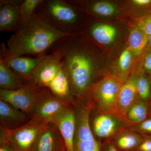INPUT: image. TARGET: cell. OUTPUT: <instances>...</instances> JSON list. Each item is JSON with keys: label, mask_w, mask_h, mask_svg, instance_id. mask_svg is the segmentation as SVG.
<instances>
[{"label": "cell", "mask_w": 151, "mask_h": 151, "mask_svg": "<svg viewBox=\"0 0 151 151\" xmlns=\"http://www.w3.org/2000/svg\"><path fill=\"white\" fill-rule=\"evenodd\" d=\"M30 119L25 113L0 100L1 127L10 129H16L27 124Z\"/></svg>", "instance_id": "2e32d148"}, {"label": "cell", "mask_w": 151, "mask_h": 151, "mask_svg": "<svg viewBox=\"0 0 151 151\" xmlns=\"http://www.w3.org/2000/svg\"><path fill=\"white\" fill-rule=\"evenodd\" d=\"M140 59L143 70L151 76V50H146Z\"/></svg>", "instance_id": "f1b7e54d"}, {"label": "cell", "mask_w": 151, "mask_h": 151, "mask_svg": "<svg viewBox=\"0 0 151 151\" xmlns=\"http://www.w3.org/2000/svg\"><path fill=\"white\" fill-rule=\"evenodd\" d=\"M139 61H137L132 74L129 78L124 82L119 92L117 109L118 116L122 119L127 118V112L137 95V81L139 68Z\"/></svg>", "instance_id": "4fadbf2b"}, {"label": "cell", "mask_w": 151, "mask_h": 151, "mask_svg": "<svg viewBox=\"0 0 151 151\" xmlns=\"http://www.w3.org/2000/svg\"><path fill=\"white\" fill-rule=\"evenodd\" d=\"M146 50H151V35L148 36L147 44Z\"/></svg>", "instance_id": "d6a6232c"}, {"label": "cell", "mask_w": 151, "mask_h": 151, "mask_svg": "<svg viewBox=\"0 0 151 151\" xmlns=\"http://www.w3.org/2000/svg\"><path fill=\"white\" fill-rule=\"evenodd\" d=\"M48 54L39 56H20L3 59L8 67L25 83L32 82L37 68Z\"/></svg>", "instance_id": "7c38bea8"}, {"label": "cell", "mask_w": 151, "mask_h": 151, "mask_svg": "<svg viewBox=\"0 0 151 151\" xmlns=\"http://www.w3.org/2000/svg\"><path fill=\"white\" fill-rule=\"evenodd\" d=\"M35 14L58 30L69 35L85 33L91 18L66 0H42Z\"/></svg>", "instance_id": "3957f363"}, {"label": "cell", "mask_w": 151, "mask_h": 151, "mask_svg": "<svg viewBox=\"0 0 151 151\" xmlns=\"http://www.w3.org/2000/svg\"><path fill=\"white\" fill-rule=\"evenodd\" d=\"M71 106L72 104L55 97L47 88H40L30 118L55 124Z\"/></svg>", "instance_id": "52a82bcc"}, {"label": "cell", "mask_w": 151, "mask_h": 151, "mask_svg": "<svg viewBox=\"0 0 151 151\" xmlns=\"http://www.w3.org/2000/svg\"><path fill=\"white\" fill-rule=\"evenodd\" d=\"M129 27L139 30L148 36L151 35V14L141 18L130 19Z\"/></svg>", "instance_id": "4316f807"}, {"label": "cell", "mask_w": 151, "mask_h": 151, "mask_svg": "<svg viewBox=\"0 0 151 151\" xmlns=\"http://www.w3.org/2000/svg\"><path fill=\"white\" fill-rule=\"evenodd\" d=\"M40 89L32 82H30L16 90L1 89L0 98L30 118Z\"/></svg>", "instance_id": "9c48e42d"}, {"label": "cell", "mask_w": 151, "mask_h": 151, "mask_svg": "<svg viewBox=\"0 0 151 151\" xmlns=\"http://www.w3.org/2000/svg\"><path fill=\"white\" fill-rule=\"evenodd\" d=\"M55 125L64 141L66 151H74L76 116L75 110L72 105L63 114Z\"/></svg>", "instance_id": "e0dca14e"}, {"label": "cell", "mask_w": 151, "mask_h": 151, "mask_svg": "<svg viewBox=\"0 0 151 151\" xmlns=\"http://www.w3.org/2000/svg\"><path fill=\"white\" fill-rule=\"evenodd\" d=\"M71 4L81 9L94 19H113L124 21L128 17L122 10L120 4L113 1L66 0Z\"/></svg>", "instance_id": "ba28073f"}, {"label": "cell", "mask_w": 151, "mask_h": 151, "mask_svg": "<svg viewBox=\"0 0 151 151\" xmlns=\"http://www.w3.org/2000/svg\"><path fill=\"white\" fill-rule=\"evenodd\" d=\"M139 68L137 81V96L141 100L145 102L151 97V76L143 70L139 60Z\"/></svg>", "instance_id": "cb8c5ba5"}, {"label": "cell", "mask_w": 151, "mask_h": 151, "mask_svg": "<svg viewBox=\"0 0 151 151\" xmlns=\"http://www.w3.org/2000/svg\"><path fill=\"white\" fill-rule=\"evenodd\" d=\"M108 151H118L113 146H110L108 147Z\"/></svg>", "instance_id": "836d02e7"}, {"label": "cell", "mask_w": 151, "mask_h": 151, "mask_svg": "<svg viewBox=\"0 0 151 151\" xmlns=\"http://www.w3.org/2000/svg\"><path fill=\"white\" fill-rule=\"evenodd\" d=\"M118 124L109 114H102L97 116L93 122V129L95 134L100 138H106L115 132Z\"/></svg>", "instance_id": "7402d4cb"}, {"label": "cell", "mask_w": 151, "mask_h": 151, "mask_svg": "<svg viewBox=\"0 0 151 151\" xmlns=\"http://www.w3.org/2000/svg\"><path fill=\"white\" fill-rule=\"evenodd\" d=\"M139 140V137L137 134L128 133L121 136L117 140V144L121 149L129 150L137 145Z\"/></svg>", "instance_id": "83f0119b"}, {"label": "cell", "mask_w": 151, "mask_h": 151, "mask_svg": "<svg viewBox=\"0 0 151 151\" xmlns=\"http://www.w3.org/2000/svg\"><path fill=\"white\" fill-rule=\"evenodd\" d=\"M34 74L32 82L39 88H47L63 67L59 52L51 50Z\"/></svg>", "instance_id": "8fae6325"}, {"label": "cell", "mask_w": 151, "mask_h": 151, "mask_svg": "<svg viewBox=\"0 0 151 151\" xmlns=\"http://www.w3.org/2000/svg\"><path fill=\"white\" fill-rule=\"evenodd\" d=\"M140 128L144 132L151 133V119H146L141 123Z\"/></svg>", "instance_id": "f546056e"}, {"label": "cell", "mask_w": 151, "mask_h": 151, "mask_svg": "<svg viewBox=\"0 0 151 151\" xmlns=\"http://www.w3.org/2000/svg\"><path fill=\"white\" fill-rule=\"evenodd\" d=\"M22 81L6 65L0 58V87L5 90H16L24 86Z\"/></svg>", "instance_id": "603a6c76"}, {"label": "cell", "mask_w": 151, "mask_h": 151, "mask_svg": "<svg viewBox=\"0 0 151 151\" xmlns=\"http://www.w3.org/2000/svg\"><path fill=\"white\" fill-rule=\"evenodd\" d=\"M138 60L126 45L119 52L113 63L112 73L125 82L131 76Z\"/></svg>", "instance_id": "ac0fdd59"}, {"label": "cell", "mask_w": 151, "mask_h": 151, "mask_svg": "<svg viewBox=\"0 0 151 151\" xmlns=\"http://www.w3.org/2000/svg\"></svg>", "instance_id": "e575fe53"}, {"label": "cell", "mask_w": 151, "mask_h": 151, "mask_svg": "<svg viewBox=\"0 0 151 151\" xmlns=\"http://www.w3.org/2000/svg\"><path fill=\"white\" fill-rule=\"evenodd\" d=\"M119 4L130 19L141 18L151 14V0H127Z\"/></svg>", "instance_id": "ffe728a7"}, {"label": "cell", "mask_w": 151, "mask_h": 151, "mask_svg": "<svg viewBox=\"0 0 151 151\" xmlns=\"http://www.w3.org/2000/svg\"><path fill=\"white\" fill-rule=\"evenodd\" d=\"M141 151H151V138L143 141L139 147Z\"/></svg>", "instance_id": "4dcf8cb0"}, {"label": "cell", "mask_w": 151, "mask_h": 151, "mask_svg": "<svg viewBox=\"0 0 151 151\" xmlns=\"http://www.w3.org/2000/svg\"><path fill=\"white\" fill-rule=\"evenodd\" d=\"M0 151H15L13 149L6 143H1Z\"/></svg>", "instance_id": "1f68e13d"}, {"label": "cell", "mask_w": 151, "mask_h": 151, "mask_svg": "<svg viewBox=\"0 0 151 151\" xmlns=\"http://www.w3.org/2000/svg\"><path fill=\"white\" fill-rule=\"evenodd\" d=\"M42 0H24L19 6L23 24L32 18Z\"/></svg>", "instance_id": "484cf974"}, {"label": "cell", "mask_w": 151, "mask_h": 151, "mask_svg": "<svg viewBox=\"0 0 151 151\" xmlns=\"http://www.w3.org/2000/svg\"><path fill=\"white\" fill-rule=\"evenodd\" d=\"M84 100L74 107L76 129L74 151H100L99 143L93 134L90 124L89 115L91 104Z\"/></svg>", "instance_id": "8992f818"}, {"label": "cell", "mask_w": 151, "mask_h": 151, "mask_svg": "<svg viewBox=\"0 0 151 151\" xmlns=\"http://www.w3.org/2000/svg\"><path fill=\"white\" fill-rule=\"evenodd\" d=\"M65 144L55 124H48L41 132L31 151H65Z\"/></svg>", "instance_id": "9a60e30c"}, {"label": "cell", "mask_w": 151, "mask_h": 151, "mask_svg": "<svg viewBox=\"0 0 151 151\" xmlns=\"http://www.w3.org/2000/svg\"><path fill=\"white\" fill-rule=\"evenodd\" d=\"M47 89L59 100L72 105L75 103L67 73L63 67Z\"/></svg>", "instance_id": "d6986e66"}, {"label": "cell", "mask_w": 151, "mask_h": 151, "mask_svg": "<svg viewBox=\"0 0 151 151\" xmlns=\"http://www.w3.org/2000/svg\"><path fill=\"white\" fill-rule=\"evenodd\" d=\"M148 110L145 102L140 101L134 103L127 112V118L135 123H142L147 119Z\"/></svg>", "instance_id": "d4e9b609"}, {"label": "cell", "mask_w": 151, "mask_h": 151, "mask_svg": "<svg viewBox=\"0 0 151 151\" xmlns=\"http://www.w3.org/2000/svg\"><path fill=\"white\" fill-rule=\"evenodd\" d=\"M48 124L32 118L27 124L16 129L1 127L0 142L6 143L15 151H31L39 135Z\"/></svg>", "instance_id": "277c9868"}, {"label": "cell", "mask_w": 151, "mask_h": 151, "mask_svg": "<svg viewBox=\"0 0 151 151\" xmlns=\"http://www.w3.org/2000/svg\"><path fill=\"white\" fill-rule=\"evenodd\" d=\"M60 53L74 98H89L97 78L107 66L103 50L84 33L66 36L51 49Z\"/></svg>", "instance_id": "6da1fadb"}, {"label": "cell", "mask_w": 151, "mask_h": 151, "mask_svg": "<svg viewBox=\"0 0 151 151\" xmlns=\"http://www.w3.org/2000/svg\"><path fill=\"white\" fill-rule=\"evenodd\" d=\"M67 35L35 14L14 32L8 41L7 47L1 45L0 58L6 59L47 54L58 41Z\"/></svg>", "instance_id": "7a4b0ae2"}, {"label": "cell", "mask_w": 151, "mask_h": 151, "mask_svg": "<svg viewBox=\"0 0 151 151\" xmlns=\"http://www.w3.org/2000/svg\"><path fill=\"white\" fill-rule=\"evenodd\" d=\"M23 0L0 1V31L16 32L23 25L19 6Z\"/></svg>", "instance_id": "5bb4252c"}, {"label": "cell", "mask_w": 151, "mask_h": 151, "mask_svg": "<svg viewBox=\"0 0 151 151\" xmlns=\"http://www.w3.org/2000/svg\"><path fill=\"white\" fill-rule=\"evenodd\" d=\"M124 82L111 72L106 73L92 88L90 97L107 114L118 116L117 104L119 92Z\"/></svg>", "instance_id": "5b68a950"}, {"label": "cell", "mask_w": 151, "mask_h": 151, "mask_svg": "<svg viewBox=\"0 0 151 151\" xmlns=\"http://www.w3.org/2000/svg\"><path fill=\"white\" fill-rule=\"evenodd\" d=\"M129 29L126 45L135 58L139 60L145 51L148 36L137 29L131 27Z\"/></svg>", "instance_id": "44dd1931"}, {"label": "cell", "mask_w": 151, "mask_h": 151, "mask_svg": "<svg viewBox=\"0 0 151 151\" xmlns=\"http://www.w3.org/2000/svg\"><path fill=\"white\" fill-rule=\"evenodd\" d=\"M119 32L116 26L91 17L85 34L103 49V47L109 48L116 44L119 39Z\"/></svg>", "instance_id": "30bf717a"}]
</instances>
